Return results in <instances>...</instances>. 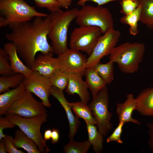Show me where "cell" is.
Instances as JSON below:
<instances>
[{"label":"cell","mask_w":153,"mask_h":153,"mask_svg":"<svg viewBox=\"0 0 153 153\" xmlns=\"http://www.w3.org/2000/svg\"><path fill=\"white\" fill-rule=\"evenodd\" d=\"M50 22L49 14L46 17H37L32 22H24L10 27L11 32L5 35L30 69L37 52H52L51 46L47 40Z\"/></svg>","instance_id":"cell-1"},{"label":"cell","mask_w":153,"mask_h":153,"mask_svg":"<svg viewBox=\"0 0 153 153\" xmlns=\"http://www.w3.org/2000/svg\"><path fill=\"white\" fill-rule=\"evenodd\" d=\"M78 8L51 12L49 14L50 25L48 37L51 42L52 53L58 56L66 51L67 47L69 27L75 19Z\"/></svg>","instance_id":"cell-2"},{"label":"cell","mask_w":153,"mask_h":153,"mask_svg":"<svg viewBox=\"0 0 153 153\" xmlns=\"http://www.w3.org/2000/svg\"><path fill=\"white\" fill-rule=\"evenodd\" d=\"M0 27H9L48 15L37 11L24 0H0Z\"/></svg>","instance_id":"cell-3"},{"label":"cell","mask_w":153,"mask_h":153,"mask_svg":"<svg viewBox=\"0 0 153 153\" xmlns=\"http://www.w3.org/2000/svg\"><path fill=\"white\" fill-rule=\"evenodd\" d=\"M145 50L143 43L126 42L113 48L110 54L109 59L117 64L122 72L133 73L138 71Z\"/></svg>","instance_id":"cell-4"},{"label":"cell","mask_w":153,"mask_h":153,"mask_svg":"<svg viewBox=\"0 0 153 153\" xmlns=\"http://www.w3.org/2000/svg\"><path fill=\"white\" fill-rule=\"evenodd\" d=\"M75 19L80 26L99 27L103 34L114 28V20L111 12L107 8L101 6L83 5L80 9H78Z\"/></svg>","instance_id":"cell-5"},{"label":"cell","mask_w":153,"mask_h":153,"mask_svg":"<svg viewBox=\"0 0 153 153\" xmlns=\"http://www.w3.org/2000/svg\"><path fill=\"white\" fill-rule=\"evenodd\" d=\"M47 114H46L25 118L15 114H5V117L35 141L41 153H47L50 150L41 132V126L47 121Z\"/></svg>","instance_id":"cell-6"},{"label":"cell","mask_w":153,"mask_h":153,"mask_svg":"<svg viewBox=\"0 0 153 153\" xmlns=\"http://www.w3.org/2000/svg\"><path fill=\"white\" fill-rule=\"evenodd\" d=\"M109 95L107 87L101 90L88 105L96 122L98 131L104 136L112 129V113L108 109Z\"/></svg>","instance_id":"cell-7"},{"label":"cell","mask_w":153,"mask_h":153,"mask_svg":"<svg viewBox=\"0 0 153 153\" xmlns=\"http://www.w3.org/2000/svg\"><path fill=\"white\" fill-rule=\"evenodd\" d=\"M100 28L96 26H81L75 28L70 36V49L86 53L89 56L102 35Z\"/></svg>","instance_id":"cell-8"},{"label":"cell","mask_w":153,"mask_h":153,"mask_svg":"<svg viewBox=\"0 0 153 153\" xmlns=\"http://www.w3.org/2000/svg\"><path fill=\"white\" fill-rule=\"evenodd\" d=\"M43 103L36 100L32 93L25 90L7 109L5 114H15L30 118L47 114Z\"/></svg>","instance_id":"cell-9"},{"label":"cell","mask_w":153,"mask_h":153,"mask_svg":"<svg viewBox=\"0 0 153 153\" xmlns=\"http://www.w3.org/2000/svg\"><path fill=\"white\" fill-rule=\"evenodd\" d=\"M101 35L97 42L91 54L87 58L86 68L94 67L105 56L110 55L116 46L121 36L120 32L111 29Z\"/></svg>","instance_id":"cell-10"},{"label":"cell","mask_w":153,"mask_h":153,"mask_svg":"<svg viewBox=\"0 0 153 153\" xmlns=\"http://www.w3.org/2000/svg\"><path fill=\"white\" fill-rule=\"evenodd\" d=\"M25 90L39 98L45 107H50L49 97L52 86L49 78L36 71H32L23 81Z\"/></svg>","instance_id":"cell-11"},{"label":"cell","mask_w":153,"mask_h":153,"mask_svg":"<svg viewBox=\"0 0 153 153\" xmlns=\"http://www.w3.org/2000/svg\"><path fill=\"white\" fill-rule=\"evenodd\" d=\"M57 58L60 69L68 74L84 75L87 58L79 51L68 48Z\"/></svg>","instance_id":"cell-12"},{"label":"cell","mask_w":153,"mask_h":153,"mask_svg":"<svg viewBox=\"0 0 153 153\" xmlns=\"http://www.w3.org/2000/svg\"><path fill=\"white\" fill-rule=\"evenodd\" d=\"M50 94L58 101L64 109L69 123V132L68 136L70 139H73L80 124L79 118L73 114L70 103L65 98L63 90L52 86Z\"/></svg>","instance_id":"cell-13"},{"label":"cell","mask_w":153,"mask_h":153,"mask_svg":"<svg viewBox=\"0 0 153 153\" xmlns=\"http://www.w3.org/2000/svg\"><path fill=\"white\" fill-rule=\"evenodd\" d=\"M52 53L42 54L35 58L31 68L32 71L50 78L59 69L57 58L53 57Z\"/></svg>","instance_id":"cell-14"},{"label":"cell","mask_w":153,"mask_h":153,"mask_svg":"<svg viewBox=\"0 0 153 153\" xmlns=\"http://www.w3.org/2000/svg\"><path fill=\"white\" fill-rule=\"evenodd\" d=\"M69 81L66 88V92L71 95L77 94L81 101L87 104L90 97L88 91V86L86 82L82 80L83 76L75 73H69Z\"/></svg>","instance_id":"cell-15"},{"label":"cell","mask_w":153,"mask_h":153,"mask_svg":"<svg viewBox=\"0 0 153 153\" xmlns=\"http://www.w3.org/2000/svg\"><path fill=\"white\" fill-rule=\"evenodd\" d=\"M137 109L136 98L133 94H128L125 101L122 103H118L116 105V112L119 122L125 123L132 122L135 124L141 125V123L137 120L132 117L133 112L135 110H137Z\"/></svg>","instance_id":"cell-16"},{"label":"cell","mask_w":153,"mask_h":153,"mask_svg":"<svg viewBox=\"0 0 153 153\" xmlns=\"http://www.w3.org/2000/svg\"><path fill=\"white\" fill-rule=\"evenodd\" d=\"M3 49L8 54L10 63L14 74L20 73L28 76L32 72L31 69L25 65L19 57L16 48L14 44L9 42L5 43Z\"/></svg>","instance_id":"cell-17"},{"label":"cell","mask_w":153,"mask_h":153,"mask_svg":"<svg viewBox=\"0 0 153 153\" xmlns=\"http://www.w3.org/2000/svg\"><path fill=\"white\" fill-rule=\"evenodd\" d=\"M136 99L138 112L143 116H153V86L142 90Z\"/></svg>","instance_id":"cell-18"},{"label":"cell","mask_w":153,"mask_h":153,"mask_svg":"<svg viewBox=\"0 0 153 153\" xmlns=\"http://www.w3.org/2000/svg\"><path fill=\"white\" fill-rule=\"evenodd\" d=\"M25 90L23 82L18 87L8 90L0 95V115L5 114L9 107Z\"/></svg>","instance_id":"cell-19"},{"label":"cell","mask_w":153,"mask_h":153,"mask_svg":"<svg viewBox=\"0 0 153 153\" xmlns=\"http://www.w3.org/2000/svg\"><path fill=\"white\" fill-rule=\"evenodd\" d=\"M84 75L92 97L95 96L101 89L107 87V84L98 75L94 67L86 68Z\"/></svg>","instance_id":"cell-20"},{"label":"cell","mask_w":153,"mask_h":153,"mask_svg":"<svg viewBox=\"0 0 153 153\" xmlns=\"http://www.w3.org/2000/svg\"><path fill=\"white\" fill-rule=\"evenodd\" d=\"M13 143L16 148H22L28 153H41L35 141L20 129L16 131Z\"/></svg>","instance_id":"cell-21"},{"label":"cell","mask_w":153,"mask_h":153,"mask_svg":"<svg viewBox=\"0 0 153 153\" xmlns=\"http://www.w3.org/2000/svg\"><path fill=\"white\" fill-rule=\"evenodd\" d=\"M88 135V140L96 153L101 152L103 150L104 136L98 131L95 124L86 122Z\"/></svg>","instance_id":"cell-22"},{"label":"cell","mask_w":153,"mask_h":153,"mask_svg":"<svg viewBox=\"0 0 153 153\" xmlns=\"http://www.w3.org/2000/svg\"><path fill=\"white\" fill-rule=\"evenodd\" d=\"M70 104L72 111L77 117L82 118L86 123L96 124V122L92 111L87 104L80 101L70 103Z\"/></svg>","instance_id":"cell-23"},{"label":"cell","mask_w":153,"mask_h":153,"mask_svg":"<svg viewBox=\"0 0 153 153\" xmlns=\"http://www.w3.org/2000/svg\"><path fill=\"white\" fill-rule=\"evenodd\" d=\"M141 7L139 21L149 29H153V0H139Z\"/></svg>","instance_id":"cell-24"},{"label":"cell","mask_w":153,"mask_h":153,"mask_svg":"<svg viewBox=\"0 0 153 153\" xmlns=\"http://www.w3.org/2000/svg\"><path fill=\"white\" fill-rule=\"evenodd\" d=\"M25 76L20 73L0 77V93L5 92L10 88H14L19 86L23 82Z\"/></svg>","instance_id":"cell-25"},{"label":"cell","mask_w":153,"mask_h":153,"mask_svg":"<svg viewBox=\"0 0 153 153\" xmlns=\"http://www.w3.org/2000/svg\"><path fill=\"white\" fill-rule=\"evenodd\" d=\"M141 11L140 5L133 12L121 17L120 22L123 24L128 25L129 26V33L131 35L135 36L139 32L137 23L139 21Z\"/></svg>","instance_id":"cell-26"},{"label":"cell","mask_w":153,"mask_h":153,"mask_svg":"<svg viewBox=\"0 0 153 153\" xmlns=\"http://www.w3.org/2000/svg\"><path fill=\"white\" fill-rule=\"evenodd\" d=\"M114 63L113 61L110 60L104 64L99 62L93 67L107 84H111L114 80Z\"/></svg>","instance_id":"cell-27"},{"label":"cell","mask_w":153,"mask_h":153,"mask_svg":"<svg viewBox=\"0 0 153 153\" xmlns=\"http://www.w3.org/2000/svg\"><path fill=\"white\" fill-rule=\"evenodd\" d=\"M69 78V74L59 69L49 79L52 86L63 91L67 86Z\"/></svg>","instance_id":"cell-28"},{"label":"cell","mask_w":153,"mask_h":153,"mask_svg":"<svg viewBox=\"0 0 153 153\" xmlns=\"http://www.w3.org/2000/svg\"><path fill=\"white\" fill-rule=\"evenodd\" d=\"M91 145L88 140L77 142L75 141L73 139H71L64 147L63 150L65 153H86Z\"/></svg>","instance_id":"cell-29"},{"label":"cell","mask_w":153,"mask_h":153,"mask_svg":"<svg viewBox=\"0 0 153 153\" xmlns=\"http://www.w3.org/2000/svg\"><path fill=\"white\" fill-rule=\"evenodd\" d=\"M9 56L3 48L0 49V74L3 76L11 75L14 74L10 63Z\"/></svg>","instance_id":"cell-30"},{"label":"cell","mask_w":153,"mask_h":153,"mask_svg":"<svg viewBox=\"0 0 153 153\" xmlns=\"http://www.w3.org/2000/svg\"><path fill=\"white\" fill-rule=\"evenodd\" d=\"M120 12L124 16L128 14L135 10L139 5V0H120Z\"/></svg>","instance_id":"cell-31"},{"label":"cell","mask_w":153,"mask_h":153,"mask_svg":"<svg viewBox=\"0 0 153 153\" xmlns=\"http://www.w3.org/2000/svg\"><path fill=\"white\" fill-rule=\"evenodd\" d=\"M37 6L47 8L50 11L53 12L61 10V7L57 0H32Z\"/></svg>","instance_id":"cell-32"},{"label":"cell","mask_w":153,"mask_h":153,"mask_svg":"<svg viewBox=\"0 0 153 153\" xmlns=\"http://www.w3.org/2000/svg\"><path fill=\"white\" fill-rule=\"evenodd\" d=\"M124 124L123 122H119L118 126L113 133L107 138L106 142L107 143L112 141H116L118 143L122 144L123 143L121 139V135Z\"/></svg>","instance_id":"cell-33"},{"label":"cell","mask_w":153,"mask_h":153,"mask_svg":"<svg viewBox=\"0 0 153 153\" xmlns=\"http://www.w3.org/2000/svg\"><path fill=\"white\" fill-rule=\"evenodd\" d=\"M6 151L9 153H24L20 150H18L14 146L13 141V138L8 135H6L3 138Z\"/></svg>","instance_id":"cell-34"},{"label":"cell","mask_w":153,"mask_h":153,"mask_svg":"<svg viewBox=\"0 0 153 153\" xmlns=\"http://www.w3.org/2000/svg\"><path fill=\"white\" fill-rule=\"evenodd\" d=\"M16 125L8 119L5 117L0 118V140L5 137L6 135L3 133V130L6 128H12Z\"/></svg>","instance_id":"cell-35"},{"label":"cell","mask_w":153,"mask_h":153,"mask_svg":"<svg viewBox=\"0 0 153 153\" xmlns=\"http://www.w3.org/2000/svg\"><path fill=\"white\" fill-rule=\"evenodd\" d=\"M147 126L149 136L148 146L150 150L153 152V122L148 123Z\"/></svg>","instance_id":"cell-36"},{"label":"cell","mask_w":153,"mask_h":153,"mask_svg":"<svg viewBox=\"0 0 153 153\" xmlns=\"http://www.w3.org/2000/svg\"><path fill=\"white\" fill-rule=\"evenodd\" d=\"M120 0H83L81 1H78V4L81 6L85 4L86 2L91 1L97 3L98 5L101 6L102 5L107 4L109 2L120 1Z\"/></svg>","instance_id":"cell-37"},{"label":"cell","mask_w":153,"mask_h":153,"mask_svg":"<svg viewBox=\"0 0 153 153\" xmlns=\"http://www.w3.org/2000/svg\"><path fill=\"white\" fill-rule=\"evenodd\" d=\"M59 139V133L58 130L53 129L52 130L51 143L53 144L57 143Z\"/></svg>","instance_id":"cell-38"},{"label":"cell","mask_w":153,"mask_h":153,"mask_svg":"<svg viewBox=\"0 0 153 153\" xmlns=\"http://www.w3.org/2000/svg\"><path fill=\"white\" fill-rule=\"evenodd\" d=\"M61 7L66 9L71 5L72 0H57Z\"/></svg>","instance_id":"cell-39"},{"label":"cell","mask_w":153,"mask_h":153,"mask_svg":"<svg viewBox=\"0 0 153 153\" xmlns=\"http://www.w3.org/2000/svg\"><path fill=\"white\" fill-rule=\"evenodd\" d=\"M52 132V130L50 129H48L44 132L43 138L46 142L51 139Z\"/></svg>","instance_id":"cell-40"},{"label":"cell","mask_w":153,"mask_h":153,"mask_svg":"<svg viewBox=\"0 0 153 153\" xmlns=\"http://www.w3.org/2000/svg\"><path fill=\"white\" fill-rule=\"evenodd\" d=\"M6 151L3 139L0 140V153H6Z\"/></svg>","instance_id":"cell-41"},{"label":"cell","mask_w":153,"mask_h":153,"mask_svg":"<svg viewBox=\"0 0 153 153\" xmlns=\"http://www.w3.org/2000/svg\"><path fill=\"white\" fill-rule=\"evenodd\" d=\"M78 0V1H83V0Z\"/></svg>","instance_id":"cell-42"}]
</instances>
